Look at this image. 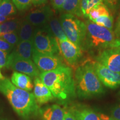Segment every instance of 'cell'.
<instances>
[{"mask_svg":"<svg viewBox=\"0 0 120 120\" xmlns=\"http://www.w3.org/2000/svg\"><path fill=\"white\" fill-rule=\"evenodd\" d=\"M99 116H100V118L101 120H116L115 118H112L111 116H109L103 113H100Z\"/></svg>","mask_w":120,"mask_h":120,"instance_id":"e575fe53","label":"cell"},{"mask_svg":"<svg viewBox=\"0 0 120 120\" xmlns=\"http://www.w3.org/2000/svg\"><path fill=\"white\" fill-rule=\"evenodd\" d=\"M34 27L26 19L21 21L18 31L19 41L32 40L34 34Z\"/></svg>","mask_w":120,"mask_h":120,"instance_id":"d6986e66","label":"cell"},{"mask_svg":"<svg viewBox=\"0 0 120 120\" xmlns=\"http://www.w3.org/2000/svg\"><path fill=\"white\" fill-rule=\"evenodd\" d=\"M111 116L116 120H120V103L111 109Z\"/></svg>","mask_w":120,"mask_h":120,"instance_id":"f546056e","label":"cell"},{"mask_svg":"<svg viewBox=\"0 0 120 120\" xmlns=\"http://www.w3.org/2000/svg\"><path fill=\"white\" fill-rule=\"evenodd\" d=\"M111 13L109 12L107 6L103 3L98 4L94 7L91 10L88 15V19L91 21L93 22L99 17L103 16H109Z\"/></svg>","mask_w":120,"mask_h":120,"instance_id":"44dd1931","label":"cell"},{"mask_svg":"<svg viewBox=\"0 0 120 120\" xmlns=\"http://www.w3.org/2000/svg\"><path fill=\"white\" fill-rule=\"evenodd\" d=\"M114 33H115L117 39L120 41V13L117 19V20L116 25H115Z\"/></svg>","mask_w":120,"mask_h":120,"instance_id":"d6a6232c","label":"cell"},{"mask_svg":"<svg viewBox=\"0 0 120 120\" xmlns=\"http://www.w3.org/2000/svg\"><path fill=\"white\" fill-rule=\"evenodd\" d=\"M60 51L67 63L71 66L76 64L82 56L81 49L74 44L71 41H58Z\"/></svg>","mask_w":120,"mask_h":120,"instance_id":"8fae6325","label":"cell"},{"mask_svg":"<svg viewBox=\"0 0 120 120\" xmlns=\"http://www.w3.org/2000/svg\"><path fill=\"white\" fill-rule=\"evenodd\" d=\"M97 77L104 86L115 89L120 86V73L115 72L97 62H92Z\"/></svg>","mask_w":120,"mask_h":120,"instance_id":"30bf717a","label":"cell"},{"mask_svg":"<svg viewBox=\"0 0 120 120\" xmlns=\"http://www.w3.org/2000/svg\"><path fill=\"white\" fill-rule=\"evenodd\" d=\"M96 59L97 62L111 71L120 73V46L101 51Z\"/></svg>","mask_w":120,"mask_h":120,"instance_id":"9c48e42d","label":"cell"},{"mask_svg":"<svg viewBox=\"0 0 120 120\" xmlns=\"http://www.w3.org/2000/svg\"><path fill=\"white\" fill-rule=\"evenodd\" d=\"M93 22L99 26L105 27L111 31H113V17L111 15L109 16H103L99 17L95 20H94Z\"/></svg>","mask_w":120,"mask_h":120,"instance_id":"d4e9b609","label":"cell"},{"mask_svg":"<svg viewBox=\"0 0 120 120\" xmlns=\"http://www.w3.org/2000/svg\"><path fill=\"white\" fill-rule=\"evenodd\" d=\"M81 0H65L62 10L77 17H82L81 11Z\"/></svg>","mask_w":120,"mask_h":120,"instance_id":"ffe728a7","label":"cell"},{"mask_svg":"<svg viewBox=\"0 0 120 120\" xmlns=\"http://www.w3.org/2000/svg\"><path fill=\"white\" fill-rule=\"evenodd\" d=\"M47 0H32V4L34 6H40L47 2Z\"/></svg>","mask_w":120,"mask_h":120,"instance_id":"d590c367","label":"cell"},{"mask_svg":"<svg viewBox=\"0 0 120 120\" xmlns=\"http://www.w3.org/2000/svg\"><path fill=\"white\" fill-rule=\"evenodd\" d=\"M15 7L19 11L27 10L32 6V0H12Z\"/></svg>","mask_w":120,"mask_h":120,"instance_id":"4316f807","label":"cell"},{"mask_svg":"<svg viewBox=\"0 0 120 120\" xmlns=\"http://www.w3.org/2000/svg\"></svg>","mask_w":120,"mask_h":120,"instance_id":"ab89813d","label":"cell"},{"mask_svg":"<svg viewBox=\"0 0 120 120\" xmlns=\"http://www.w3.org/2000/svg\"><path fill=\"white\" fill-rule=\"evenodd\" d=\"M33 43L34 49L41 53L58 55L60 52L57 40L45 26L35 30Z\"/></svg>","mask_w":120,"mask_h":120,"instance_id":"8992f818","label":"cell"},{"mask_svg":"<svg viewBox=\"0 0 120 120\" xmlns=\"http://www.w3.org/2000/svg\"><path fill=\"white\" fill-rule=\"evenodd\" d=\"M65 0H52V4L53 8L56 10H62Z\"/></svg>","mask_w":120,"mask_h":120,"instance_id":"1f68e13d","label":"cell"},{"mask_svg":"<svg viewBox=\"0 0 120 120\" xmlns=\"http://www.w3.org/2000/svg\"><path fill=\"white\" fill-rule=\"evenodd\" d=\"M86 34L83 48L99 52L109 48L119 47L120 41L117 39L114 31L94 22L86 21Z\"/></svg>","mask_w":120,"mask_h":120,"instance_id":"277c9868","label":"cell"},{"mask_svg":"<svg viewBox=\"0 0 120 120\" xmlns=\"http://www.w3.org/2000/svg\"><path fill=\"white\" fill-rule=\"evenodd\" d=\"M0 38L6 41L13 47L16 46L19 42L18 31L0 34Z\"/></svg>","mask_w":120,"mask_h":120,"instance_id":"484cf974","label":"cell"},{"mask_svg":"<svg viewBox=\"0 0 120 120\" xmlns=\"http://www.w3.org/2000/svg\"><path fill=\"white\" fill-rule=\"evenodd\" d=\"M14 19L13 17H3V16H0V23H3V22L11 20Z\"/></svg>","mask_w":120,"mask_h":120,"instance_id":"8d00e7d4","label":"cell"},{"mask_svg":"<svg viewBox=\"0 0 120 120\" xmlns=\"http://www.w3.org/2000/svg\"><path fill=\"white\" fill-rule=\"evenodd\" d=\"M74 79L76 95L86 99L104 94L102 83L94 71L92 62H85L75 70Z\"/></svg>","mask_w":120,"mask_h":120,"instance_id":"3957f363","label":"cell"},{"mask_svg":"<svg viewBox=\"0 0 120 120\" xmlns=\"http://www.w3.org/2000/svg\"><path fill=\"white\" fill-rule=\"evenodd\" d=\"M32 58L41 72L51 71L58 67L65 66L58 55H45L37 52L34 48Z\"/></svg>","mask_w":120,"mask_h":120,"instance_id":"ba28073f","label":"cell"},{"mask_svg":"<svg viewBox=\"0 0 120 120\" xmlns=\"http://www.w3.org/2000/svg\"><path fill=\"white\" fill-rule=\"evenodd\" d=\"M20 21L13 19L0 24V34L16 32L19 31L21 24Z\"/></svg>","mask_w":120,"mask_h":120,"instance_id":"7402d4cb","label":"cell"},{"mask_svg":"<svg viewBox=\"0 0 120 120\" xmlns=\"http://www.w3.org/2000/svg\"><path fill=\"white\" fill-rule=\"evenodd\" d=\"M40 79L60 101L67 102L76 96L74 76L70 67L64 66L42 72Z\"/></svg>","mask_w":120,"mask_h":120,"instance_id":"7a4b0ae2","label":"cell"},{"mask_svg":"<svg viewBox=\"0 0 120 120\" xmlns=\"http://www.w3.org/2000/svg\"><path fill=\"white\" fill-rule=\"evenodd\" d=\"M64 120H77L73 114L71 113L68 109H64Z\"/></svg>","mask_w":120,"mask_h":120,"instance_id":"836d02e7","label":"cell"},{"mask_svg":"<svg viewBox=\"0 0 120 120\" xmlns=\"http://www.w3.org/2000/svg\"><path fill=\"white\" fill-rule=\"evenodd\" d=\"M13 48L14 47L10 45V43L7 42L6 41L0 38V50L9 53L12 50Z\"/></svg>","mask_w":120,"mask_h":120,"instance_id":"83f0119b","label":"cell"},{"mask_svg":"<svg viewBox=\"0 0 120 120\" xmlns=\"http://www.w3.org/2000/svg\"><path fill=\"white\" fill-rule=\"evenodd\" d=\"M44 26L51 33L57 40L62 41L68 39L63 30L60 21L57 18L53 16Z\"/></svg>","mask_w":120,"mask_h":120,"instance_id":"ac0fdd59","label":"cell"},{"mask_svg":"<svg viewBox=\"0 0 120 120\" xmlns=\"http://www.w3.org/2000/svg\"><path fill=\"white\" fill-rule=\"evenodd\" d=\"M68 109L77 120H101L98 114L87 105L75 104Z\"/></svg>","mask_w":120,"mask_h":120,"instance_id":"5bb4252c","label":"cell"},{"mask_svg":"<svg viewBox=\"0 0 120 120\" xmlns=\"http://www.w3.org/2000/svg\"><path fill=\"white\" fill-rule=\"evenodd\" d=\"M8 56V52L0 50V68H2L6 67Z\"/></svg>","mask_w":120,"mask_h":120,"instance_id":"f1b7e54d","label":"cell"},{"mask_svg":"<svg viewBox=\"0 0 120 120\" xmlns=\"http://www.w3.org/2000/svg\"><path fill=\"white\" fill-rule=\"evenodd\" d=\"M103 3V0H81V11L82 16L88 18L90 11L96 6Z\"/></svg>","mask_w":120,"mask_h":120,"instance_id":"cb8c5ba5","label":"cell"},{"mask_svg":"<svg viewBox=\"0 0 120 120\" xmlns=\"http://www.w3.org/2000/svg\"><path fill=\"white\" fill-rule=\"evenodd\" d=\"M60 21L67 38L81 49L83 48L86 34V23L75 15L67 13L61 15Z\"/></svg>","mask_w":120,"mask_h":120,"instance_id":"5b68a950","label":"cell"},{"mask_svg":"<svg viewBox=\"0 0 120 120\" xmlns=\"http://www.w3.org/2000/svg\"><path fill=\"white\" fill-rule=\"evenodd\" d=\"M42 120H64V109L54 104L40 109Z\"/></svg>","mask_w":120,"mask_h":120,"instance_id":"9a60e30c","label":"cell"},{"mask_svg":"<svg viewBox=\"0 0 120 120\" xmlns=\"http://www.w3.org/2000/svg\"><path fill=\"white\" fill-rule=\"evenodd\" d=\"M34 94L38 105L45 104L55 98L50 90L43 83L40 77H36L34 79Z\"/></svg>","mask_w":120,"mask_h":120,"instance_id":"4fadbf2b","label":"cell"},{"mask_svg":"<svg viewBox=\"0 0 120 120\" xmlns=\"http://www.w3.org/2000/svg\"><path fill=\"white\" fill-rule=\"evenodd\" d=\"M2 0H0V4H1V2H2Z\"/></svg>","mask_w":120,"mask_h":120,"instance_id":"f35d334b","label":"cell"},{"mask_svg":"<svg viewBox=\"0 0 120 120\" xmlns=\"http://www.w3.org/2000/svg\"><path fill=\"white\" fill-rule=\"evenodd\" d=\"M53 12L49 6H44L33 10L27 15L26 19L34 27H42L53 16Z\"/></svg>","mask_w":120,"mask_h":120,"instance_id":"7c38bea8","label":"cell"},{"mask_svg":"<svg viewBox=\"0 0 120 120\" xmlns=\"http://www.w3.org/2000/svg\"><path fill=\"white\" fill-rule=\"evenodd\" d=\"M103 1L107 7H109L111 10H115L117 8L118 0H103Z\"/></svg>","mask_w":120,"mask_h":120,"instance_id":"4dcf8cb0","label":"cell"},{"mask_svg":"<svg viewBox=\"0 0 120 120\" xmlns=\"http://www.w3.org/2000/svg\"><path fill=\"white\" fill-rule=\"evenodd\" d=\"M4 78L5 77L3 76L2 73H1V70H0V79H4Z\"/></svg>","mask_w":120,"mask_h":120,"instance_id":"74e56055","label":"cell"},{"mask_svg":"<svg viewBox=\"0 0 120 120\" xmlns=\"http://www.w3.org/2000/svg\"><path fill=\"white\" fill-rule=\"evenodd\" d=\"M0 92L5 96L15 111L23 119L31 120L40 114L41 109L34 94L17 87L7 78L0 79Z\"/></svg>","mask_w":120,"mask_h":120,"instance_id":"6da1fadb","label":"cell"},{"mask_svg":"<svg viewBox=\"0 0 120 120\" xmlns=\"http://www.w3.org/2000/svg\"><path fill=\"white\" fill-rule=\"evenodd\" d=\"M6 67L32 77H38L41 74L32 61L20 57L13 52L8 55Z\"/></svg>","mask_w":120,"mask_h":120,"instance_id":"52a82bcc","label":"cell"},{"mask_svg":"<svg viewBox=\"0 0 120 120\" xmlns=\"http://www.w3.org/2000/svg\"><path fill=\"white\" fill-rule=\"evenodd\" d=\"M11 82L17 87L25 91H32L34 85L31 78L27 75L23 73L15 71L12 75Z\"/></svg>","mask_w":120,"mask_h":120,"instance_id":"2e32d148","label":"cell"},{"mask_svg":"<svg viewBox=\"0 0 120 120\" xmlns=\"http://www.w3.org/2000/svg\"><path fill=\"white\" fill-rule=\"evenodd\" d=\"M16 12V8L11 0H2L0 4V16L11 17Z\"/></svg>","mask_w":120,"mask_h":120,"instance_id":"603a6c76","label":"cell"},{"mask_svg":"<svg viewBox=\"0 0 120 120\" xmlns=\"http://www.w3.org/2000/svg\"><path fill=\"white\" fill-rule=\"evenodd\" d=\"M33 49V40L30 41H21L17 43L13 52L20 57L26 60H31Z\"/></svg>","mask_w":120,"mask_h":120,"instance_id":"e0dca14e","label":"cell"}]
</instances>
